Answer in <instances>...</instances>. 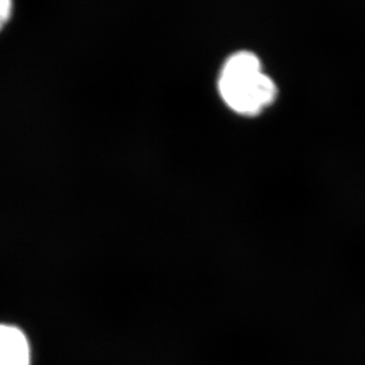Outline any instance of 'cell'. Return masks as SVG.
<instances>
[{
    "mask_svg": "<svg viewBox=\"0 0 365 365\" xmlns=\"http://www.w3.org/2000/svg\"><path fill=\"white\" fill-rule=\"evenodd\" d=\"M218 90L222 101L235 113L255 117L272 105L277 88L264 73L260 58L252 52L232 54L222 68Z\"/></svg>",
    "mask_w": 365,
    "mask_h": 365,
    "instance_id": "obj_1",
    "label": "cell"
},
{
    "mask_svg": "<svg viewBox=\"0 0 365 365\" xmlns=\"http://www.w3.org/2000/svg\"><path fill=\"white\" fill-rule=\"evenodd\" d=\"M0 365H30L29 341L13 325H0Z\"/></svg>",
    "mask_w": 365,
    "mask_h": 365,
    "instance_id": "obj_2",
    "label": "cell"
},
{
    "mask_svg": "<svg viewBox=\"0 0 365 365\" xmlns=\"http://www.w3.org/2000/svg\"><path fill=\"white\" fill-rule=\"evenodd\" d=\"M14 13V0H0V33L9 25Z\"/></svg>",
    "mask_w": 365,
    "mask_h": 365,
    "instance_id": "obj_3",
    "label": "cell"
}]
</instances>
